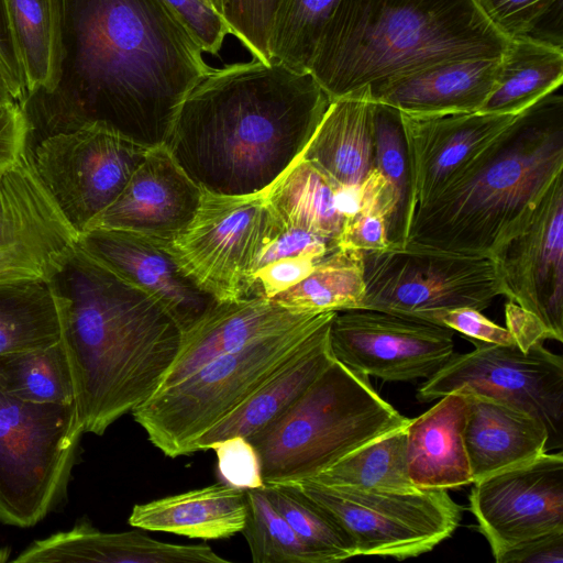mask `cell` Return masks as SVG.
Wrapping results in <instances>:
<instances>
[{
	"instance_id": "1",
	"label": "cell",
	"mask_w": 563,
	"mask_h": 563,
	"mask_svg": "<svg viewBox=\"0 0 563 563\" xmlns=\"http://www.w3.org/2000/svg\"><path fill=\"white\" fill-rule=\"evenodd\" d=\"M59 77L24 103L31 135L86 123L163 146L178 109L211 69L166 0H53ZM41 137V139H42Z\"/></svg>"
},
{
	"instance_id": "2",
	"label": "cell",
	"mask_w": 563,
	"mask_h": 563,
	"mask_svg": "<svg viewBox=\"0 0 563 563\" xmlns=\"http://www.w3.org/2000/svg\"><path fill=\"white\" fill-rule=\"evenodd\" d=\"M332 100L310 71L257 59L210 69L164 144L205 192L265 191L303 153Z\"/></svg>"
},
{
	"instance_id": "3",
	"label": "cell",
	"mask_w": 563,
	"mask_h": 563,
	"mask_svg": "<svg viewBox=\"0 0 563 563\" xmlns=\"http://www.w3.org/2000/svg\"><path fill=\"white\" fill-rule=\"evenodd\" d=\"M56 284L67 299L60 342L84 432L102 435L161 387L183 331L151 295L78 247Z\"/></svg>"
},
{
	"instance_id": "4",
	"label": "cell",
	"mask_w": 563,
	"mask_h": 563,
	"mask_svg": "<svg viewBox=\"0 0 563 563\" xmlns=\"http://www.w3.org/2000/svg\"><path fill=\"white\" fill-rule=\"evenodd\" d=\"M555 91L520 112L417 207L406 244L493 258L525 229L563 172V97Z\"/></svg>"
},
{
	"instance_id": "5",
	"label": "cell",
	"mask_w": 563,
	"mask_h": 563,
	"mask_svg": "<svg viewBox=\"0 0 563 563\" xmlns=\"http://www.w3.org/2000/svg\"><path fill=\"white\" fill-rule=\"evenodd\" d=\"M509 41L474 0H341L309 71L333 101L439 64L500 57Z\"/></svg>"
},
{
	"instance_id": "6",
	"label": "cell",
	"mask_w": 563,
	"mask_h": 563,
	"mask_svg": "<svg viewBox=\"0 0 563 563\" xmlns=\"http://www.w3.org/2000/svg\"><path fill=\"white\" fill-rule=\"evenodd\" d=\"M369 383L335 358L278 419L249 438L265 485L308 479L361 445L407 424Z\"/></svg>"
},
{
	"instance_id": "7",
	"label": "cell",
	"mask_w": 563,
	"mask_h": 563,
	"mask_svg": "<svg viewBox=\"0 0 563 563\" xmlns=\"http://www.w3.org/2000/svg\"><path fill=\"white\" fill-rule=\"evenodd\" d=\"M336 311L311 313L207 363L132 410L148 440L168 457L196 452L197 440L300 353Z\"/></svg>"
},
{
	"instance_id": "8",
	"label": "cell",
	"mask_w": 563,
	"mask_h": 563,
	"mask_svg": "<svg viewBox=\"0 0 563 563\" xmlns=\"http://www.w3.org/2000/svg\"><path fill=\"white\" fill-rule=\"evenodd\" d=\"M84 427L75 404H34L0 388V521L29 528L62 504Z\"/></svg>"
},
{
	"instance_id": "9",
	"label": "cell",
	"mask_w": 563,
	"mask_h": 563,
	"mask_svg": "<svg viewBox=\"0 0 563 563\" xmlns=\"http://www.w3.org/2000/svg\"><path fill=\"white\" fill-rule=\"evenodd\" d=\"M362 308L405 314L435 323L448 310L488 308L501 284L493 258L407 243L364 253Z\"/></svg>"
},
{
	"instance_id": "10",
	"label": "cell",
	"mask_w": 563,
	"mask_h": 563,
	"mask_svg": "<svg viewBox=\"0 0 563 563\" xmlns=\"http://www.w3.org/2000/svg\"><path fill=\"white\" fill-rule=\"evenodd\" d=\"M284 225L266 192L220 196L205 192L189 225L167 243L185 274L218 301L244 298L263 251Z\"/></svg>"
},
{
	"instance_id": "11",
	"label": "cell",
	"mask_w": 563,
	"mask_h": 563,
	"mask_svg": "<svg viewBox=\"0 0 563 563\" xmlns=\"http://www.w3.org/2000/svg\"><path fill=\"white\" fill-rule=\"evenodd\" d=\"M327 509L352 537L356 556L404 560L433 550L457 528L462 509L448 489L384 493L290 483Z\"/></svg>"
},
{
	"instance_id": "12",
	"label": "cell",
	"mask_w": 563,
	"mask_h": 563,
	"mask_svg": "<svg viewBox=\"0 0 563 563\" xmlns=\"http://www.w3.org/2000/svg\"><path fill=\"white\" fill-rule=\"evenodd\" d=\"M150 150L86 123L44 136L31 151L38 178L80 234L121 194Z\"/></svg>"
},
{
	"instance_id": "13",
	"label": "cell",
	"mask_w": 563,
	"mask_h": 563,
	"mask_svg": "<svg viewBox=\"0 0 563 563\" xmlns=\"http://www.w3.org/2000/svg\"><path fill=\"white\" fill-rule=\"evenodd\" d=\"M474 350L452 357L420 385L421 402L464 390L508 401L540 418L550 440L561 445L563 358L543 343L522 350L470 339Z\"/></svg>"
},
{
	"instance_id": "14",
	"label": "cell",
	"mask_w": 563,
	"mask_h": 563,
	"mask_svg": "<svg viewBox=\"0 0 563 563\" xmlns=\"http://www.w3.org/2000/svg\"><path fill=\"white\" fill-rule=\"evenodd\" d=\"M78 239L27 148L0 172V289L54 282L75 255Z\"/></svg>"
},
{
	"instance_id": "15",
	"label": "cell",
	"mask_w": 563,
	"mask_h": 563,
	"mask_svg": "<svg viewBox=\"0 0 563 563\" xmlns=\"http://www.w3.org/2000/svg\"><path fill=\"white\" fill-rule=\"evenodd\" d=\"M329 343L350 369L388 382L428 378L454 354L452 329L375 309L336 311Z\"/></svg>"
},
{
	"instance_id": "16",
	"label": "cell",
	"mask_w": 563,
	"mask_h": 563,
	"mask_svg": "<svg viewBox=\"0 0 563 563\" xmlns=\"http://www.w3.org/2000/svg\"><path fill=\"white\" fill-rule=\"evenodd\" d=\"M468 499L495 561L523 542L563 531V454L545 452L474 482Z\"/></svg>"
},
{
	"instance_id": "17",
	"label": "cell",
	"mask_w": 563,
	"mask_h": 563,
	"mask_svg": "<svg viewBox=\"0 0 563 563\" xmlns=\"http://www.w3.org/2000/svg\"><path fill=\"white\" fill-rule=\"evenodd\" d=\"M503 295L536 314L563 340V178L536 207L525 229L493 257Z\"/></svg>"
},
{
	"instance_id": "18",
	"label": "cell",
	"mask_w": 563,
	"mask_h": 563,
	"mask_svg": "<svg viewBox=\"0 0 563 563\" xmlns=\"http://www.w3.org/2000/svg\"><path fill=\"white\" fill-rule=\"evenodd\" d=\"M78 249L154 297L183 333L218 302L185 274L165 242L128 231L90 229L79 234Z\"/></svg>"
},
{
	"instance_id": "19",
	"label": "cell",
	"mask_w": 563,
	"mask_h": 563,
	"mask_svg": "<svg viewBox=\"0 0 563 563\" xmlns=\"http://www.w3.org/2000/svg\"><path fill=\"white\" fill-rule=\"evenodd\" d=\"M202 195L164 145L151 148L121 194L86 231L121 230L169 243L192 221Z\"/></svg>"
},
{
	"instance_id": "20",
	"label": "cell",
	"mask_w": 563,
	"mask_h": 563,
	"mask_svg": "<svg viewBox=\"0 0 563 563\" xmlns=\"http://www.w3.org/2000/svg\"><path fill=\"white\" fill-rule=\"evenodd\" d=\"M400 114L417 207L444 188L518 115L479 111Z\"/></svg>"
},
{
	"instance_id": "21",
	"label": "cell",
	"mask_w": 563,
	"mask_h": 563,
	"mask_svg": "<svg viewBox=\"0 0 563 563\" xmlns=\"http://www.w3.org/2000/svg\"><path fill=\"white\" fill-rule=\"evenodd\" d=\"M311 313L295 312L263 298L218 301L183 333L177 355L158 390L179 383L214 358L297 324Z\"/></svg>"
},
{
	"instance_id": "22",
	"label": "cell",
	"mask_w": 563,
	"mask_h": 563,
	"mask_svg": "<svg viewBox=\"0 0 563 563\" xmlns=\"http://www.w3.org/2000/svg\"><path fill=\"white\" fill-rule=\"evenodd\" d=\"M15 563H228L205 544L167 543L141 532H103L87 520L35 540Z\"/></svg>"
},
{
	"instance_id": "23",
	"label": "cell",
	"mask_w": 563,
	"mask_h": 563,
	"mask_svg": "<svg viewBox=\"0 0 563 563\" xmlns=\"http://www.w3.org/2000/svg\"><path fill=\"white\" fill-rule=\"evenodd\" d=\"M464 443L473 483L544 454L550 434L544 422L508 401L464 391Z\"/></svg>"
},
{
	"instance_id": "24",
	"label": "cell",
	"mask_w": 563,
	"mask_h": 563,
	"mask_svg": "<svg viewBox=\"0 0 563 563\" xmlns=\"http://www.w3.org/2000/svg\"><path fill=\"white\" fill-rule=\"evenodd\" d=\"M439 399L406 426L407 471L420 489L473 484L464 443L466 396L455 390Z\"/></svg>"
},
{
	"instance_id": "25",
	"label": "cell",
	"mask_w": 563,
	"mask_h": 563,
	"mask_svg": "<svg viewBox=\"0 0 563 563\" xmlns=\"http://www.w3.org/2000/svg\"><path fill=\"white\" fill-rule=\"evenodd\" d=\"M499 58L439 64L396 80L367 97L410 114L475 112L492 91Z\"/></svg>"
},
{
	"instance_id": "26",
	"label": "cell",
	"mask_w": 563,
	"mask_h": 563,
	"mask_svg": "<svg viewBox=\"0 0 563 563\" xmlns=\"http://www.w3.org/2000/svg\"><path fill=\"white\" fill-rule=\"evenodd\" d=\"M331 321L317 332L300 353L206 431L196 442V452L205 451L211 443L230 437L249 439L288 410L334 360L329 343Z\"/></svg>"
},
{
	"instance_id": "27",
	"label": "cell",
	"mask_w": 563,
	"mask_h": 563,
	"mask_svg": "<svg viewBox=\"0 0 563 563\" xmlns=\"http://www.w3.org/2000/svg\"><path fill=\"white\" fill-rule=\"evenodd\" d=\"M246 516V490L222 482L135 505L129 525L147 531L217 540L241 532Z\"/></svg>"
},
{
	"instance_id": "28",
	"label": "cell",
	"mask_w": 563,
	"mask_h": 563,
	"mask_svg": "<svg viewBox=\"0 0 563 563\" xmlns=\"http://www.w3.org/2000/svg\"><path fill=\"white\" fill-rule=\"evenodd\" d=\"M373 101L357 92L331 102L301 157L339 185L361 183L374 168Z\"/></svg>"
},
{
	"instance_id": "29",
	"label": "cell",
	"mask_w": 563,
	"mask_h": 563,
	"mask_svg": "<svg viewBox=\"0 0 563 563\" xmlns=\"http://www.w3.org/2000/svg\"><path fill=\"white\" fill-rule=\"evenodd\" d=\"M563 49L528 37L511 38L499 58L495 82L479 112L519 114L558 90Z\"/></svg>"
},
{
	"instance_id": "30",
	"label": "cell",
	"mask_w": 563,
	"mask_h": 563,
	"mask_svg": "<svg viewBox=\"0 0 563 563\" xmlns=\"http://www.w3.org/2000/svg\"><path fill=\"white\" fill-rule=\"evenodd\" d=\"M336 185L300 155L265 192L285 228L338 242L345 220L335 205Z\"/></svg>"
},
{
	"instance_id": "31",
	"label": "cell",
	"mask_w": 563,
	"mask_h": 563,
	"mask_svg": "<svg viewBox=\"0 0 563 563\" xmlns=\"http://www.w3.org/2000/svg\"><path fill=\"white\" fill-rule=\"evenodd\" d=\"M66 307L55 280L0 289V355L59 342Z\"/></svg>"
},
{
	"instance_id": "32",
	"label": "cell",
	"mask_w": 563,
	"mask_h": 563,
	"mask_svg": "<svg viewBox=\"0 0 563 563\" xmlns=\"http://www.w3.org/2000/svg\"><path fill=\"white\" fill-rule=\"evenodd\" d=\"M406 426L361 445L308 479L331 488L402 494L420 489L407 471Z\"/></svg>"
},
{
	"instance_id": "33",
	"label": "cell",
	"mask_w": 563,
	"mask_h": 563,
	"mask_svg": "<svg viewBox=\"0 0 563 563\" xmlns=\"http://www.w3.org/2000/svg\"><path fill=\"white\" fill-rule=\"evenodd\" d=\"M363 256L361 251L339 247L303 279L269 300L295 312L360 309L365 297Z\"/></svg>"
},
{
	"instance_id": "34",
	"label": "cell",
	"mask_w": 563,
	"mask_h": 563,
	"mask_svg": "<svg viewBox=\"0 0 563 563\" xmlns=\"http://www.w3.org/2000/svg\"><path fill=\"white\" fill-rule=\"evenodd\" d=\"M5 4L24 74L25 100L53 91L59 77L53 0H5Z\"/></svg>"
},
{
	"instance_id": "35",
	"label": "cell",
	"mask_w": 563,
	"mask_h": 563,
	"mask_svg": "<svg viewBox=\"0 0 563 563\" xmlns=\"http://www.w3.org/2000/svg\"><path fill=\"white\" fill-rule=\"evenodd\" d=\"M373 121L374 168L389 183L396 199L387 233L389 240L401 247L406 244L417 209L401 114L391 106L373 101Z\"/></svg>"
},
{
	"instance_id": "36",
	"label": "cell",
	"mask_w": 563,
	"mask_h": 563,
	"mask_svg": "<svg viewBox=\"0 0 563 563\" xmlns=\"http://www.w3.org/2000/svg\"><path fill=\"white\" fill-rule=\"evenodd\" d=\"M0 388L23 401L75 404L73 378L62 342L0 355Z\"/></svg>"
},
{
	"instance_id": "37",
	"label": "cell",
	"mask_w": 563,
	"mask_h": 563,
	"mask_svg": "<svg viewBox=\"0 0 563 563\" xmlns=\"http://www.w3.org/2000/svg\"><path fill=\"white\" fill-rule=\"evenodd\" d=\"M340 1L279 0L268 40L271 60L294 71H309L321 35Z\"/></svg>"
},
{
	"instance_id": "38",
	"label": "cell",
	"mask_w": 563,
	"mask_h": 563,
	"mask_svg": "<svg viewBox=\"0 0 563 563\" xmlns=\"http://www.w3.org/2000/svg\"><path fill=\"white\" fill-rule=\"evenodd\" d=\"M264 490L273 507L327 563L356 556L355 543L342 525L298 488L290 484H271L265 485Z\"/></svg>"
},
{
	"instance_id": "39",
	"label": "cell",
	"mask_w": 563,
	"mask_h": 563,
	"mask_svg": "<svg viewBox=\"0 0 563 563\" xmlns=\"http://www.w3.org/2000/svg\"><path fill=\"white\" fill-rule=\"evenodd\" d=\"M245 490L247 516L241 532L254 563H327L273 507L264 487Z\"/></svg>"
},
{
	"instance_id": "40",
	"label": "cell",
	"mask_w": 563,
	"mask_h": 563,
	"mask_svg": "<svg viewBox=\"0 0 563 563\" xmlns=\"http://www.w3.org/2000/svg\"><path fill=\"white\" fill-rule=\"evenodd\" d=\"M503 35L562 47L563 0H474Z\"/></svg>"
},
{
	"instance_id": "41",
	"label": "cell",
	"mask_w": 563,
	"mask_h": 563,
	"mask_svg": "<svg viewBox=\"0 0 563 563\" xmlns=\"http://www.w3.org/2000/svg\"><path fill=\"white\" fill-rule=\"evenodd\" d=\"M279 0H222V19L254 59L271 63L268 40Z\"/></svg>"
},
{
	"instance_id": "42",
	"label": "cell",
	"mask_w": 563,
	"mask_h": 563,
	"mask_svg": "<svg viewBox=\"0 0 563 563\" xmlns=\"http://www.w3.org/2000/svg\"><path fill=\"white\" fill-rule=\"evenodd\" d=\"M207 450L214 451L223 483L242 489L265 486L258 453L247 438L230 437L211 443Z\"/></svg>"
},
{
	"instance_id": "43",
	"label": "cell",
	"mask_w": 563,
	"mask_h": 563,
	"mask_svg": "<svg viewBox=\"0 0 563 563\" xmlns=\"http://www.w3.org/2000/svg\"><path fill=\"white\" fill-rule=\"evenodd\" d=\"M322 258L289 256L263 265L250 275L243 299L263 298L269 300L275 295L303 279Z\"/></svg>"
},
{
	"instance_id": "44",
	"label": "cell",
	"mask_w": 563,
	"mask_h": 563,
	"mask_svg": "<svg viewBox=\"0 0 563 563\" xmlns=\"http://www.w3.org/2000/svg\"><path fill=\"white\" fill-rule=\"evenodd\" d=\"M339 247L363 253L384 252L395 247L388 238L387 219L379 212H363L344 222Z\"/></svg>"
},
{
	"instance_id": "45",
	"label": "cell",
	"mask_w": 563,
	"mask_h": 563,
	"mask_svg": "<svg viewBox=\"0 0 563 563\" xmlns=\"http://www.w3.org/2000/svg\"><path fill=\"white\" fill-rule=\"evenodd\" d=\"M435 323L482 342L499 345L516 343L507 328L496 324L474 308L463 307L444 311L435 318Z\"/></svg>"
},
{
	"instance_id": "46",
	"label": "cell",
	"mask_w": 563,
	"mask_h": 563,
	"mask_svg": "<svg viewBox=\"0 0 563 563\" xmlns=\"http://www.w3.org/2000/svg\"><path fill=\"white\" fill-rule=\"evenodd\" d=\"M31 124L22 106L0 102V172L13 164L27 148Z\"/></svg>"
},
{
	"instance_id": "47",
	"label": "cell",
	"mask_w": 563,
	"mask_h": 563,
	"mask_svg": "<svg viewBox=\"0 0 563 563\" xmlns=\"http://www.w3.org/2000/svg\"><path fill=\"white\" fill-rule=\"evenodd\" d=\"M0 67L13 100L23 106L26 98L25 79L13 40L5 0H0Z\"/></svg>"
},
{
	"instance_id": "48",
	"label": "cell",
	"mask_w": 563,
	"mask_h": 563,
	"mask_svg": "<svg viewBox=\"0 0 563 563\" xmlns=\"http://www.w3.org/2000/svg\"><path fill=\"white\" fill-rule=\"evenodd\" d=\"M496 562L562 563L563 531L551 532L523 542L504 552Z\"/></svg>"
},
{
	"instance_id": "49",
	"label": "cell",
	"mask_w": 563,
	"mask_h": 563,
	"mask_svg": "<svg viewBox=\"0 0 563 563\" xmlns=\"http://www.w3.org/2000/svg\"><path fill=\"white\" fill-rule=\"evenodd\" d=\"M505 318L506 328L512 334L517 345L525 351L551 339L549 331L536 314L512 301L505 305Z\"/></svg>"
},
{
	"instance_id": "50",
	"label": "cell",
	"mask_w": 563,
	"mask_h": 563,
	"mask_svg": "<svg viewBox=\"0 0 563 563\" xmlns=\"http://www.w3.org/2000/svg\"><path fill=\"white\" fill-rule=\"evenodd\" d=\"M7 101H14V100L11 96L4 74L0 67V102H7Z\"/></svg>"
},
{
	"instance_id": "51",
	"label": "cell",
	"mask_w": 563,
	"mask_h": 563,
	"mask_svg": "<svg viewBox=\"0 0 563 563\" xmlns=\"http://www.w3.org/2000/svg\"><path fill=\"white\" fill-rule=\"evenodd\" d=\"M211 7L213 8V10L219 13L220 15L222 14V0H209Z\"/></svg>"
},
{
	"instance_id": "52",
	"label": "cell",
	"mask_w": 563,
	"mask_h": 563,
	"mask_svg": "<svg viewBox=\"0 0 563 563\" xmlns=\"http://www.w3.org/2000/svg\"><path fill=\"white\" fill-rule=\"evenodd\" d=\"M200 1H201V2H203L205 4L209 5L210 8H212V7H211V4H210V2H209V0H200ZM212 9H213V8H212Z\"/></svg>"
}]
</instances>
